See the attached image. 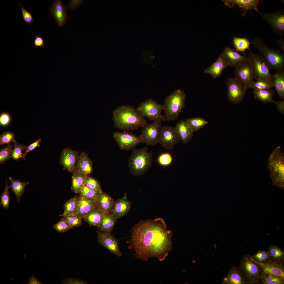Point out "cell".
I'll return each instance as SVG.
<instances>
[{"instance_id":"3","label":"cell","mask_w":284,"mask_h":284,"mask_svg":"<svg viewBox=\"0 0 284 284\" xmlns=\"http://www.w3.org/2000/svg\"><path fill=\"white\" fill-rule=\"evenodd\" d=\"M267 167L273 185L284 189V158L280 146L275 148L269 155Z\"/></svg>"},{"instance_id":"24","label":"cell","mask_w":284,"mask_h":284,"mask_svg":"<svg viewBox=\"0 0 284 284\" xmlns=\"http://www.w3.org/2000/svg\"><path fill=\"white\" fill-rule=\"evenodd\" d=\"M97 208L96 201L92 199L77 196V209L75 214L83 218L91 210Z\"/></svg>"},{"instance_id":"59","label":"cell","mask_w":284,"mask_h":284,"mask_svg":"<svg viewBox=\"0 0 284 284\" xmlns=\"http://www.w3.org/2000/svg\"><path fill=\"white\" fill-rule=\"evenodd\" d=\"M281 39H280V40H279L278 41V45L281 49L284 51V41H283V40H282Z\"/></svg>"},{"instance_id":"45","label":"cell","mask_w":284,"mask_h":284,"mask_svg":"<svg viewBox=\"0 0 284 284\" xmlns=\"http://www.w3.org/2000/svg\"><path fill=\"white\" fill-rule=\"evenodd\" d=\"M173 160V157L171 154L168 152H164L160 154L158 156L157 162L160 165L163 167H166L170 165Z\"/></svg>"},{"instance_id":"47","label":"cell","mask_w":284,"mask_h":284,"mask_svg":"<svg viewBox=\"0 0 284 284\" xmlns=\"http://www.w3.org/2000/svg\"><path fill=\"white\" fill-rule=\"evenodd\" d=\"M14 144V147L11 153V158L14 160L18 161L22 157V151L26 149V146L23 144H20L16 141Z\"/></svg>"},{"instance_id":"18","label":"cell","mask_w":284,"mask_h":284,"mask_svg":"<svg viewBox=\"0 0 284 284\" xmlns=\"http://www.w3.org/2000/svg\"><path fill=\"white\" fill-rule=\"evenodd\" d=\"M78 156L77 151L69 148H66L63 150L61 153L60 163L65 169L73 173L75 170Z\"/></svg>"},{"instance_id":"31","label":"cell","mask_w":284,"mask_h":284,"mask_svg":"<svg viewBox=\"0 0 284 284\" xmlns=\"http://www.w3.org/2000/svg\"><path fill=\"white\" fill-rule=\"evenodd\" d=\"M117 219L110 214H105L97 228L102 232L110 234L114 229Z\"/></svg>"},{"instance_id":"38","label":"cell","mask_w":284,"mask_h":284,"mask_svg":"<svg viewBox=\"0 0 284 284\" xmlns=\"http://www.w3.org/2000/svg\"><path fill=\"white\" fill-rule=\"evenodd\" d=\"M268 249L272 260L284 261V252L281 248L276 246L271 245L269 246Z\"/></svg>"},{"instance_id":"10","label":"cell","mask_w":284,"mask_h":284,"mask_svg":"<svg viewBox=\"0 0 284 284\" xmlns=\"http://www.w3.org/2000/svg\"><path fill=\"white\" fill-rule=\"evenodd\" d=\"M227 98L230 102L238 103L243 99L247 88L242 82L235 78H229L226 82Z\"/></svg>"},{"instance_id":"22","label":"cell","mask_w":284,"mask_h":284,"mask_svg":"<svg viewBox=\"0 0 284 284\" xmlns=\"http://www.w3.org/2000/svg\"><path fill=\"white\" fill-rule=\"evenodd\" d=\"M93 170L92 160L85 152H82L78 156L74 171L89 175L92 173Z\"/></svg>"},{"instance_id":"26","label":"cell","mask_w":284,"mask_h":284,"mask_svg":"<svg viewBox=\"0 0 284 284\" xmlns=\"http://www.w3.org/2000/svg\"><path fill=\"white\" fill-rule=\"evenodd\" d=\"M226 57L229 64L232 67L236 68L242 63L249 60L248 57L240 55L235 49L229 47L225 48L223 52Z\"/></svg>"},{"instance_id":"51","label":"cell","mask_w":284,"mask_h":284,"mask_svg":"<svg viewBox=\"0 0 284 284\" xmlns=\"http://www.w3.org/2000/svg\"><path fill=\"white\" fill-rule=\"evenodd\" d=\"M19 3L21 9L22 15L24 21L29 24H31L34 20L32 14L26 10L19 2Z\"/></svg>"},{"instance_id":"21","label":"cell","mask_w":284,"mask_h":284,"mask_svg":"<svg viewBox=\"0 0 284 284\" xmlns=\"http://www.w3.org/2000/svg\"><path fill=\"white\" fill-rule=\"evenodd\" d=\"M223 1L225 4L229 8H231L235 5H237L241 8L243 12V17L245 16L248 10L253 9L258 13L259 11L257 8L258 6L260 3L262 1L260 0H224Z\"/></svg>"},{"instance_id":"8","label":"cell","mask_w":284,"mask_h":284,"mask_svg":"<svg viewBox=\"0 0 284 284\" xmlns=\"http://www.w3.org/2000/svg\"><path fill=\"white\" fill-rule=\"evenodd\" d=\"M136 109L143 117H145L149 120L160 121L166 120L165 116L161 114L162 105L159 104L152 98L142 102Z\"/></svg>"},{"instance_id":"53","label":"cell","mask_w":284,"mask_h":284,"mask_svg":"<svg viewBox=\"0 0 284 284\" xmlns=\"http://www.w3.org/2000/svg\"><path fill=\"white\" fill-rule=\"evenodd\" d=\"M41 141V139H38L29 145L26 146L25 149L26 150L25 152L23 153L21 159L25 160L26 156L28 153L33 150L37 147L40 146L39 144Z\"/></svg>"},{"instance_id":"16","label":"cell","mask_w":284,"mask_h":284,"mask_svg":"<svg viewBox=\"0 0 284 284\" xmlns=\"http://www.w3.org/2000/svg\"><path fill=\"white\" fill-rule=\"evenodd\" d=\"M97 241L100 245L119 257L122 255L119 248L118 240L113 235L104 233L99 230L97 231Z\"/></svg>"},{"instance_id":"43","label":"cell","mask_w":284,"mask_h":284,"mask_svg":"<svg viewBox=\"0 0 284 284\" xmlns=\"http://www.w3.org/2000/svg\"><path fill=\"white\" fill-rule=\"evenodd\" d=\"M6 187L0 196V205L5 210L8 209L9 206L11 198L9 194V186L7 180L5 183Z\"/></svg>"},{"instance_id":"5","label":"cell","mask_w":284,"mask_h":284,"mask_svg":"<svg viewBox=\"0 0 284 284\" xmlns=\"http://www.w3.org/2000/svg\"><path fill=\"white\" fill-rule=\"evenodd\" d=\"M152 152H148L146 146L139 149H133L129 158V167L132 174L138 176L146 173L153 163Z\"/></svg>"},{"instance_id":"57","label":"cell","mask_w":284,"mask_h":284,"mask_svg":"<svg viewBox=\"0 0 284 284\" xmlns=\"http://www.w3.org/2000/svg\"><path fill=\"white\" fill-rule=\"evenodd\" d=\"M27 284H42L41 282L39 281L34 275H33L28 278Z\"/></svg>"},{"instance_id":"42","label":"cell","mask_w":284,"mask_h":284,"mask_svg":"<svg viewBox=\"0 0 284 284\" xmlns=\"http://www.w3.org/2000/svg\"><path fill=\"white\" fill-rule=\"evenodd\" d=\"M62 218L73 228L80 227L82 225L83 218L75 214L64 216Z\"/></svg>"},{"instance_id":"7","label":"cell","mask_w":284,"mask_h":284,"mask_svg":"<svg viewBox=\"0 0 284 284\" xmlns=\"http://www.w3.org/2000/svg\"><path fill=\"white\" fill-rule=\"evenodd\" d=\"M239 268L248 284L260 283L262 275L261 272L258 265L251 256L248 254L244 255L241 258Z\"/></svg>"},{"instance_id":"36","label":"cell","mask_w":284,"mask_h":284,"mask_svg":"<svg viewBox=\"0 0 284 284\" xmlns=\"http://www.w3.org/2000/svg\"><path fill=\"white\" fill-rule=\"evenodd\" d=\"M233 42L235 47V50L237 52H240L243 53L245 55V51L246 49L249 50L251 42L247 38L234 37L233 39Z\"/></svg>"},{"instance_id":"14","label":"cell","mask_w":284,"mask_h":284,"mask_svg":"<svg viewBox=\"0 0 284 284\" xmlns=\"http://www.w3.org/2000/svg\"><path fill=\"white\" fill-rule=\"evenodd\" d=\"M174 127L170 126H161L158 137V143L167 149H171L180 141Z\"/></svg>"},{"instance_id":"34","label":"cell","mask_w":284,"mask_h":284,"mask_svg":"<svg viewBox=\"0 0 284 284\" xmlns=\"http://www.w3.org/2000/svg\"><path fill=\"white\" fill-rule=\"evenodd\" d=\"M87 176L75 171L73 173L71 189L73 192L76 193H79L81 190L84 186Z\"/></svg>"},{"instance_id":"33","label":"cell","mask_w":284,"mask_h":284,"mask_svg":"<svg viewBox=\"0 0 284 284\" xmlns=\"http://www.w3.org/2000/svg\"><path fill=\"white\" fill-rule=\"evenodd\" d=\"M273 82L274 87L280 98H284V72L277 71L272 75Z\"/></svg>"},{"instance_id":"2","label":"cell","mask_w":284,"mask_h":284,"mask_svg":"<svg viewBox=\"0 0 284 284\" xmlns=\"http://www.w3.org/2000/svg\"><path fill=\"white\" fill-rule=\"evenodd\" d=\"M113 114L115 127L124 131L135 130L147 123L137 109L130 105L118 107L113 111Z\"/></svg>"},{"instance_id":"19","label":"cell","mask_w":284,"mask_h":284,"mask_svg":"<svg viewBox=\"0 0 284 284\" xmlns=\"http://www.w3.org/2000/svg\"><path fill=\"white\" fill-rule=\"evenodd\" d=\"M49 9L58 26H63L68 19L67 8L64 3L61 0H55Z\"/></svg>"},{"instance_id":"11","label":"cell","mask_w":284,"mask_h":284,"mask_svg":"<svg viewBox=\"0 0 284 284\" xmlns=\"http://www.w3.org/2000/svg\"><path fill=\"white\" fill-rule=\"evenodd\" d=\"M161 121H154L151 124L147 123L143 127L139 136L142 143L148 145L154 146L158 144V140L161 128Z\"/></svg>"},{"instance_id":"27","label":"cell","mask_w":284,"mask_h":284,"mask_svg":"<svg viewBox=\"0 0 284 284\" xmlns=\"http://www.w3.org/2000/svg\"><path fill=\"white\" fill-rule=\"evenodd\" d=\"M114 202L111 196L102 191L96 201L97 208L105 214H110Z\"/></svg>"},{"instance_id":"41","label":"cell","mask_w":284,"mask_h":284,"mask_svg":"<svg viewBox=\"0 0 284 284\" xmlns=\"http://www.w3.org/2000/svg\"><path fill=\"white\" fill-rule=\"evenodd\" d=\"M260 283L262 284H283L284 279L272 275H262Z\"/></svg>"},{"instance_id":"13","label":"cell","mask_w":284,"mask_h":284,"mask_svg":"<svg viewBox=\"0 0 284 284\" xmlns=\"http://www.w3.org/2000/svg\"><path fill=\"white\" fill-rule=\"evenodd\" d=\"M262 18L271 26L274 32L279 36L281 39L284 35V12L280 9L271 13L259 11L258 12Z\"/></svg>"},{"instance_id":"55","label":"cell","mask_w":284,"mask_h":284,"mask_svg":"<svg viewBox=\"0 0 284 284\" xmlns=\"http://www.w3.org/2000/svg\"><path fill=\"white\" fill-rule=\"evenodd\" d=\"M83 2V0H70L67 7V9L73 10L79 7Z\"/></svg>"},{"instance_id":"50","label":"cell","mask_w":284,"mask_h":284,"mask_svg":"<svg viewBox=\"0 0 284 284\" xmlns=\"http://www.w3.org/2000/svg\"><path fill=\"white\" fill-rule=\"evenodd\" d=\"M53 228L58 232L62 233L73 228L62 218L56 224L53 225Z\"/></svg>"},{"instance_id":"35","label":"cell","mask_w":284,"mask_h":284,"mask_svg":"<svg viewBox=\"0 0 284 284\" xmlns=\"http://www.w3.org/2000/svg\"><path fill=\"white\" fill-rule=\"evenodd\" d=\"M185 121L190 126L194 132L198 131L208 123V122L204 118L199 116L188 118Z\"/></svg>"},{"instance_id":"46","label":"cell","mask_w":284,"mask_h":284,"mask_svg":"<svg viewBox=\"0 0 284 284\" xmlns=\"http://www.w3.org/2000/svg\"><path fill=\"white\" fill-rule=\"evenodd\" d=\"M84 185L90 188L100 192L102 191L100 183L99 181L97 179L90 175L87 176Z\"/></svg>"},{"instance_id":"49","label":"cell","mask_w":284,"mask_h":284,"mask_svg":"<svg viewBox=\"0 0 284 284\" xmlns=\"http://www.w3.org/2000/svg\"><path fill=\"white\" fill-rule=\"evenodd\" d=\"M14 133L8 131L3 133L0 136V145L10 144L16 141L15 139Z\"/></svg>"},{"instance_id":"39","label":"cell","mask_w":284,"mask_h":284,"mask_svg":"<svg viewBox=\"0 0 284 284\" xmlns=\"http://www.w3.org/2000/svg\"><path fill=\"white\" fill-rule=\"evenodd\" d=\"M251 257L254 261L260 263H264L272 260L268 251L263 250H259Z\"/></svg>"},{"instance_id":"9","label":"cell","mask_w":284,"mask_h":284,"mask_svg":"<svg viewBox=\"0 0 284 284\" xmlns=\"http://www.w3.org/2000/svg\"><path fill=\"white\" fill-rule=\"evenodd\" d=\"M249 51L248 57L252 66L254 79L256 80L263 79L273 82L270 69L263 58L260 54L252 53L250 49Z\"/></svg>"},{"instance_id":"20","label":"cell","mask_w":284,"mask_h":284,"mask_svg":"<svg viewBox=\"0 0 284 284\" xmlns=\"http://www.w3.org/2000/svg\"><path fill=\"white\" fill-rule=\"evenodd\" d=\"M229 63L224 53L219 56L216 60L204 71L206 73L211 75L213 78L220 77L222 71L228 66Z\"/></svg>"},{"instance_id":"1","label":"cell","mask_w":284,"mask_h":284,"mask_svg":"<svg viewBox=\"0 0 284 284\" xmlns=\"http://www.w3.org/2000/svg\"><path fill=\"white\" fill-rule=\"evenodd\" d=\"M131 232L130 239L126 242L137 259L146 261L155 258L162 261L172 250L173 233L162 218L141 220L132 227Z\"/></svg>"},{"instance_id":"37","label":"cell","mask_w":284,"mask_h":284,"mask_svg":"<svg viewBox=\"0 0 284 284\" xmlns=\"http://www.w3.org/2000/svg\"><path fill=\"white\" fill-rule=\"evenodd\" d=\"M77 196H75L65 202L64 205L63 213L59 216H63L75 214L77 207Z\"/></svg>"},{"instance_id":"15","label":"cell","mask_w":284,"mask_h":284,"mask_svg":"<svg viewBox=\"0 0 284 284\" xmlns=\"http://www.w3.org/2000/svg\"><path fill=\"white\" fill-rule=\"evenodd\" d=\"M253 261L258 265L262 275L270 274L284 279V261L272 260L260 263Z\"/></svg>"},{"instance_id":"56","label":"cell","mask_w":284,"mask_h":284,"mask_svg":"<svg viewBox=\"0 0 284 284\" xmlns=\"http://www.w3.org/2000/svg\"><path fill=\"white\" fill-rule=\"evenodd\" d=\"M34 45L36 47H44V42L43 38L39 36H36Z\"/></svg>"},{"instance_id":"17","label":"cell","mask_w":284,"mask_h":284,"mask_svg":"<svg viewBox=\"0 0 284 284\" xmlns=\"http://www.w3.org/2000/svg\"><path fill=\"white\" fill-rule=\"evenodd\" d=\"M234 74L236 78L242 82L247 89L253 81L254 76L252 65L250 60L241 64L235 68Z\"/></svg>"},{"instance_id":"4","label":"cell","mask_w":284,"mask_h":284,"mask_svg":"<svg viewBox=\"0 0 284 284\" xmlns=\"http://www.w3.org/2000/svg\"><path fill=\"white\" fill-rule=\"evenodd\" d=\"M251 44L258 50L270 69L283 71L284 55L276 49L269 48L260 38L253 39Z\"/></svg>"},{"instance_id":"30","label":"cell","mask_w":284,"mask_h":284,"mask_svg":"<svg viewBox=\"0 0 284 284\" xmlns=\"http://www.w3.org/2000/svg\"><path fill=\"white\" fill-rule=\"evenodd\" d=\"M10 184L9 188L11 189L14 194L18 202L20 201L21 197L25 190L26 186L29 182H22L19 179H14L11 176L9 178Z\"/></svg>"},{"instance_id":"54","label":"cell","mask_w":284,"mask_h":284,"mask_svg":"<svg viewBox=\"0 0 284 284\" xmlns=\"http://www.w3.org/2000/svg\"><path fill=\"white\" fill-rule=\"evenodd\" d=\"M64 284H85L86 283L82 280L77 278H68L65 279L63 282Z\"/></svg>"},{"instance_id":"58","label":"cell","mask_w":284,"mask_h":284,"mask_svg":"<svg viewBox=\"0 0 284 284\" xmlns=\"http://www.w3.org/2000/svg\"><path fill=\"white\" fill-rule=\"evenodd\" d=\"M278 111L284 114V101L283 100L277 102L276 103Z\"/></svg>"},{"instance_id":"28","label":"cell","mask_w":284,"mask_h":284,"mask_svg":"<svg viewBox=\"0 0 284 284\" xmlns=\"http://www.w3.org/2000/svg\"><path fill=\"white\" fill-rule=\"evenodd\" d=\"M224 284H248L243 277L239 268L233 265L226 277L223 279Z\"/></svg>"},{"instance_id":"29","label":"cell","mask_w":284,"mask_h":284,"mask_svg":"<svg viewBox=\"0 0 284 284\" xmlns=\"http://www.w3.org/2000/svg\"><path fill=\"white\" fill-rule=\"evenodd\" d=\"M105 214L96 208L88 212L83 219L90 226L97 227L104 217Z\"/></svg>"},{"instance_id":"52","label":"cell","mask_w":284,"mask_h":284,"mask_svg":"<svg viewBox=\"0 0 284 284\" xmlns=\"http://www.w3.org/2000/svg\"><path fill=\"white\" fill-rule=\"evenodd\" d=\"M11 120L10 115L8 113L4 112L1 113L0 115V125L2 127L8 125Z\"/></svg>"},{"instance_id":"25","label":"cell","mask_w":284,"mask_h":284,"mask_svg":"<svg viewBox=\"0 0 284 284\" xmlns=\"http://www.w3.org/2000/svg\"><path fill=\"white\" fill-rule=\"evenodd\" d=\"M174 128L182 143L186 144L191 140L194 132L185 120H181L177 123Z\"/></svg>"},{"instance_id":"44","label":"cell","mask_w":284,"mask_h":284,"mask_svg":"<svg viewBox=\"0 0 284 284\" xmlns=\"http://www.w3.org/2000/svg\"><path fill=\"white\" fill-rule=\"evenodd\" d=\"M100 192L84 185L79 194L81 196L88 199H94L96 201Z\"/></svg>"},{"instance_id":"12","label":"cell","mask_w":284,"mask_h":284,"mask_svg":"<svg viewBox=\"0 0 284 284\" xmlns=\"http://www.w3.org/2000/svg\"><path fill=\"white\" fill-rule=\"evenodd\" d=\"M113 137L120 149L122 150H128L133 149L138 144L142 143L139 136H136L129 131L114 132L113 134Z\"/></svg>"},{"instance_id":"23","label":"cell","mask_w":284,"mask_h":284,"mask_svg":"<svg viewBox=\"0 0 284 284\" xmlns=\"http://www.w3.org/2000/svg\"><path fill=\"white\" fill-rule=\"evenodd\" d=\"M125 193L123 196L114 202L110 214L117 219L126 215L130 210L131 205Z\"/></svg>"},{"instance_id":"32","label":"cell","mask_w":284,"mask_h":284,"mask_svg":"<svg viewBox=\"0 0 284 284\" xmlns=\"http://www.w3.org/2000/svg\"><path fill=\"white\" fill-rule=\"evenodd\" d=\"M254 97L262 103H273L276 104L277 102L272 99L275 92L271 88L263 89L253 90L252 91Z\"/></svg>"},{"instance_id":"6","label":"cell","mask_w":284,"mask_h":284,"mask_svg":"<svg viewBox=\"0 0 284 284\" xmlns=\"http://www.w3.org/2000/svg\"><path fill=\"white\" fill-rule=\"evenodd\" d=\"M186 97L183 91L178 89L165 98L162 105L166 120L173 121L178 117L185 106Z\"/></svg>"},{"instance_id":"40","label":"cell","mask_w":284,"mask_h":284,"mask_svg":"<svg viewBox=\"0 0 284 284\" xmlns=\"http://www.w3.org/2000/svg\"><path fill=\"white\" fill-rule=\"evenodd\" d=\"M273 87V82L263 79H259L255 82L253 81L250 85V88L253 90L268 89Z\"/></svg>"},{"instance_id":"48","label":"cell","mask_w":284,"mask_h":284,"mask_svg":"<svg viewBox=\"0 0 284 284\" xmlns=\"http://www.w3.org/2000/svg\"><path fill=\"white\" fill-rule=\"evenodd\" d=\"M13 145L8 144L1 149L0 151V163L3 164L6 161L11 158Z\"/></svg>"}]
</instances>
